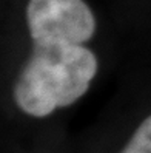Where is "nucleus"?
<instances>
[{
  "mask_svg": "<svg viewBox=\"0 0 151 153\" xmlns=\"http://www.w3.org/2000/svg\"><path fill=\"white\" fill-rule=\"evenodd\" d=\"M97 73L94 53L82 45H32V54L14 87L15 104L43 118L80 99Z\"/></svg>",
  "mask_w": 151,
  "mask_h": 153,
  "instance_id": "nucleus-1",
  "label": "nucleus"
},
{
  "mask_svg": "<svg viewBox=\"0 0 151 153\" xmlns=\"http://www.w3.org/2000/svg\"><path fill=\"white\" fill-rule=\"evenodd\" d=\"M26 22L32 45H82L96 33V19L83 0H29Z\"/></svg>",
  "mask_w": 151,
  "mask_h": 153,
  "instance_id": "nucleus-2",
  "label": "nucleus"
},
{
  "mask_svg": "<svg viewBox=\"0 0 151 153\" xmlns=\"http://www.w3.org/2000/svg\"><path fill=\"white\" fill-rule=\"evenodd\" d=\"M120 153H151V114L137 127Z\"/></svg>",
  "mask_w": 151,
  "mask_h": 153,
  "instance_id": "nucleus-3",
  "label": "nucleus"
}]
</instances>
